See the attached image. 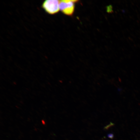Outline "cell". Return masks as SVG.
Returning a JSON list of instances; mask_svg holds the SVG:
<instances>
[{
  "label": "cell",
  "instance_id": "1",
  "mask_svg": "<svg viewBox=\"0 0 140 140\" xmlns=\"http://www.w3.org/2000/svg\"><path fill=\"white\" fill-rule=\"evenodd\" d=\"M59 0H46L43 2L42 7L47 13L53 15L59 11Z\"/></svg>",
  "mask_w": 140,
  "mask_h": 140
},
{
  "label": "cell",
  "instance_id": "2",
  "mask_svg": "<svg viewBox=\"0 0 140 140\" xmlns=\"http://www.w3.org/2000/svg\"><path fill=\"white\" fill-rule=\"evenodd\" d=\"M76 0H65L59 1L60 10L65 14L68 15H72L74 9V3Z\"/></svg>",
  "mask_w": 140,
  "mask_h": 140
},
{
  "label": "cell",
  "instance_id": "3",
  "mask_svg": "<svg viewBox=\"0 0 140 140\" xmlns=\"http://www.w3.org/2000/svg\"><path fill=\"white\" fill-rule=\"evenodd\" d=\"M107 11L109 13L113 12V7L111 5H109L107 6Z\"/></svg>",
  "mask_w": 140,
  "mask_h": 140
},
{
  "label": "cell",
  "instance_id": "4",
  "mask_svg": "<svg viewBox=\"0 0 140 140\" xmlns=\"http://www.w3.org/2000/svg\"><path fill=\"white\" fill-rule=\"evenodd\" d=\"M114 125V124L112 122H110V123L106 126L104 127V129L105 130H107L110 127L113 126Z\"/></svg>",
  "mask_w": 140,
  "mask_h": 140
},
{
  "label": "cell",
  "instance_id": "5",
  "mask_svg": "<svg viewBox=\"0 0 140 140\" xmlns=\"http://www.w3.org/2000/svg\"><path fill=\"white\" fill-rule=\"evenodd\" d=\"M107 137L109 138H110L111 139H113L114 138V135L112 133L108 134H107Z\"/></svg>",
  "mask_w": 140,
  "mask_h": 140
}]
</instances>
